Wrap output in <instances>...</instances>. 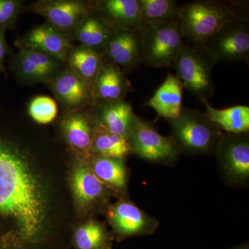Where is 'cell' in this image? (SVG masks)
I'll return each instance as SVG.
<instances>
[{"label":"cell","instance_id":"6da1fadb","mask_svg":"<svg viewBox=\"0 0 249 249\" xmlns=\"http://www.w3.org/2000/svg\"><path fill=\"white\" fill-rule=\"evenodd\" d=\"M240 15L229 3L210 0L187 2L179 9L183 37L202 48L206 41Z\"/></svg>","mask_w":249,"mask_h":249},{"label":"cell","instance_id":"7a4b0ae2","mask_svg":"<svg viewBox=\"0 0 249 249\" xmlns=\"http://www.w3.org/2000/svg\"><path fill=\"white\" fill-rule=\"evenodd\" d=\"M213 65L202 49L185 40L173 67L183 89L202 101H209L215 91Z\"/></svg>","mask_w":249,"mask_h":249},{"label":"cell","instance_id":"3957f363","mask_svg":"<svg viewBox=\"0 0 249 249\" xmlns=\"http://www.w3.org/2000/svg\"><path fill=\"white\" fill-rule=\"evenodd\" d=\"M142 33V64L157 68L173 67L185 41L179 18L147 26Z\"/></svg>","mask_w":249,"mask_h":249},{"label":"cell","instance_id":"277c9868","mask_svg":"<svg viewBox=\"0 0 249 249\" xmlns=\"http://www.w3.org/2000/svg\"><path fill=\"white\" fill-rule=\"evenodd\" d=\"M213 63L248 62L249 18L240 15L206 41L202 48Z\"/></svg>","mask_w":249,"mask_h":249},{"label":"cell","instance_id":"5b68a950","mask_svg":"<svg viewBox=\"0 0 249 249\" xmlns=\"http://www.w3.org/2000/svg\"><path fill=\"white\" fill-rule=\"evenodd\" d=\"M9 65L18 84L24 85H47L67 67L58 59L26 48H18L11 54Z\"/></svg>","mask_w":249,"mask_h":249},{"label":"cell","instance_id":"8992f818","mask_svg":"<svg viewBox=\"0 0 249 249\" xmlns=\"http://www.w3.org/2000/svg\"><path fill=\"white\" fill-rule=\"evenodd\" d=\"M177 142L185 150L205 152L215 145L217 132L206 114L192 108L182 107L178 119L168 120Z\"/></svg>","mask_w":249,"mask_h":249},{"label":"cell","instance_id":"52a82bcc","mask_svg":"<svg viewBox=\"0 0 249 249\" xmlns=\"http://www.w3.org/2000/svg\"><path fill=\"white\" fill-rule=\"evenodd\" d=\"M93 11V1L37 0L24 6L23 13L40 15L64 34H70Z\"/></svg>","mask_w":249,"mask_h":249},{"label":"cell","instance_id":"ba28073f","mask_svg":"<svg viewBox=\"0 0 249 249\" xmlns=\"http://www.w3.org/2000/svg\"><path fill=\"white\" fill-rule=\"evenodd\" d=\"M103 59L129 73L142 65V33L111 29Z\"/></svg>","mask_w":249,"mask_h":249},{"label":"cell","instance_id":"9c48e42d","mask_svg":"<svg viewBox=\"0 0 249 249\" xmlns=\"http://www.w3.org/2000/svg\"><path fill=\"white\" fill-rule=\"evenodd\" d=\"M47 85L66 112L93 106L92 87L67 67Z\"/></svg>","mask_w":249,"mask_h":249},{"label":"cell","instance_id":"30bf717a","mask_svg":"<svg viewBox=\"0 0 249 249\" xmlns=\"http://www.w3.org/2000/svg\"><path fill=\"white\" fill-rule=\"evenodd\" d=\"M15 45L18 48L30 49L47 54L65 63L74 46L67 34L47 22L32 28L18 37Z\"/></svg>","mask_w":249,"mask_h":249},{"label":"cell","instance_id":"8fae6325","mask_svg":"<svg viewBox=\"0 0 249 249\" xmlns=\"http://www.w3.org/2000/svg\"><path fill=\"white\" fill-rule=\"evenodd\" d=\"M131 150L148 160H162L175 157L176 145L171 139L159 133L151 124L139 119L128 139Z\"/></svg>","mask_w":249,"mask_h":249},{"label":"cell","instance_id":"7c38bea8","mask_svg":"<svg viewBox=\"0 0 249 249\" xmlns=\"http://www.w3.org/2000/svg\"><path fill=\"white\" fill-rule=\"evenodd\" d=\"M94 11L111 29L142 31L145 28L139 0L93 1Z\"/></svg>","mask_w":249,"mask_h":249},{"label":"cell","instance_id":"4fadbf2b","mask_svg":"<svg viewBox=\"0 0 249 249\" xmlns=\"http://www.w3.org/2000/svg\"><path fill=\"white\" fill-rule=\"evenodd\" d=\"M97 124L111 133L128 139L139 118L130 103L124 100L98 103L91 107Z\"/></svg>","mask_w":249,"mask_h":249},{"label":"cell","instance_id":"5bb4252c","mask_svg":"<svg viewBox=\"0 0 249 249\" xmlns=\"http://www.w3.org/2000/svg\"><path fill=\"white\" fill-rule=\"evenodd\" d=\"M131 91L132 86L125 73L104 60L93 83V105L124 100Z\"/></svg>","mask_w":249,"mask_h":249},{"label":"cell","instance_id":"9a60e30c","mask_svg":"<svg viewBox=\"0 0 249 249\" xmlns=\"http://www.w3.org/2000/svg\"><path fill=\"white\" fill-rule=\"evenodd\" d=\"M87 109L67 111L61 122L62 134L67 143L85 154L91 150L95 131Z\"/></svg>","mask_w":249,"mask_h":249},{"label":"cell","instance_id":"2e32d148","mask_svg":"<svg viewBox=\"0 0 249 249\" xmlns=\"http://www.w3.org/2000/svg\"><path fill=\"white\" fill-rule=\"evenodd\" d=\"M183 87L170 72L147 102L159 116L168 120L178 119L182 110Z\"/></svg>","mask_w":249,"mask_h":249},{"label":"cell","instance_id":"e0dca14e","mask_svg":"<svg viewBox=\"0 0 249 249\" xmlns=\"http://www.w3.org/2000/svg\"><path fill=\"white\" fill-rule=\"evenodd\" d=\"M111 31V28L93 7V11L67 36L72 42H78L79 45L93 49L103 55Z\"/></svg>","mask_w":249,"mask_h":249},{"label":"cell","instance_id":"ac0fdd59","mask_svg":"<svg viewBox=\"0 0 249 249\" xmlns=\"http://www.w3.org/2000/svg\"><path fill=\"white\" fill-rule=\"evenodd\" d=\"M206 109V115L215 127L232 134L247 133L249 130V107L235 106L217 109L209 101H201Z\"/></svg>","mask_w":249,"mask_h":249},{"label":"cell","instance_id":"d6986e66","mask_svg":"<svg viewBox=\"0 0 249 249\" xmlns=\"http://www.w3.org/2000/svg\"><path fill=\"white\" fill-rule=\"evenodd\" d=\"M104 59L96 51L81 45H74L67 58V67L92 87Z\"/></svg>","mask_w":249,"mask_h":249},{"label":"cell","instance_id":"ffe728a7","mask_svg":"<svg viewBox=\"0 0 249 249\" xmlns=\"http://www.w3.org/2000/svg\"><path fill=\"white\" fill-rule=\"evenodd\" d=\"M73 194L80 206H87L97 200L104 192V186L88 167H76L71 178Z\"/></svg>","mask_w":249,"mask_h":249},{"label":"cell","instance_id":"44dd1931","mask_svg":"<svg viewBox=\"0 0 249 249\" xmlns=\"http://www.w3.org/2000/svg\"><path fill=\"white\" fill-rule=\"evenodd\" d=\"M222 156L230 173L238 178L249 175V144L246 139L222 140Z\"/></svg>","mask_w":249,"mask_h":249},{"label":"cell","instance_id":"7402d4cb","mask_svg":"<svg viewBox=\"0 0 249 249\" xmlns=\"http://www.w3.org/2000/svg\"><path fill=\"white\" fill-rule=\"evenodd\" d=\"M91 150L101 157L121 160L128 155L131 147L127 139L96 124Z\"/></svg>","mask_w":249,"mask_h":249},{"label":"cell","instance_id":"603a6c76","mask_svg":"<svg viewBox=\"0 0 249 249\" xmlns=\"http://www.w3.org/2000/svg\"><path fill=\"white\" fill-rule=\"evenodd\" d=\"M109 215L116 229L125 235L137 233L146 226L145 215L131 203L116 204L109 211Z\"/></svg>","mask_w":249,"mask_h":249},{"label":"cell","instance_id":"cb8c5ba5","mask_svg":"<svg viewBox=\"0 0 249 249\" xmlns=\"http://www.w3.org/2000/svg\"><path fill=\"white\" fill-rule=\"evenodd\" d=\"M145 27L179 18L181 5L173 0H139Z\"/></svg>","mask_w":249,"mask_h":249},{"label":"cell","instance_id":"d4e9b609","mask_svg":"<svg viewBox=\"0 0 249 249\" xmlns=\"http://www.w3.org/2000/svg\"><path fill=\"white\" fill-rule=\"evenodd\" d=\"M93 173L103 183L119 189L125 187L127 176L121 160L98 156L93 162Z\"/></svg>","mask_w":249,"mask_h":249},{"label":"cell","instance_id":"484cf974","mask_svg":"<svg viewBox=\"0 0 249 249\" xmlns=\"http://www.w3.org/2000/svg\"><path fill=\"white\" fill-rule=\"evenodd\" d=\"M58 114L56 101L53 98L39 95L31 100L27 106V116L36 124L45 125L53 122Z\"/></svg>","mask_w":249,"mask_h":249},{"label":"cell","instance_id":"4316f807","mask_svg":"<svg viewBox=\"0 0 249 249\" xmlns=\"http://www.w3.org/2000/svg\"><path fill=\"white\" fill-rule=\"evenodd\" d=\"M104 237L102 227L91 222L77 230L75 240L79 249H96L103 243Z\"/></svg>","mask_w":249,"mask_h":249},{"label":"cell","instance_id":"83f0119b","mask_svg":"<svg viewBox=\"0 0 249 249\" xmlns=\"http://www.w3.org/2000/svg\"><path fill=\"white\" fill-rule=\"evenodd\" d=\"M24 7L22 0H0V28L14 31Z\"/></svg>","mask_w":249,"mask_h":249},{"label":"cell","instance_id":"f1b7e54d","mask_svg":"<svg viewBox=\"0 0 249 249\" xmlns=\"http://www.w3.org/2000/svg\"><path fill=\"white\" fill-rule=\"evenodd\" d=\"M6 30L0 28V75H4L7 78L6 68V59L13 53L12 49L8 45L5 37Z\"/></svg>","mask_w":249,"mask_h":249}]
</instances>
